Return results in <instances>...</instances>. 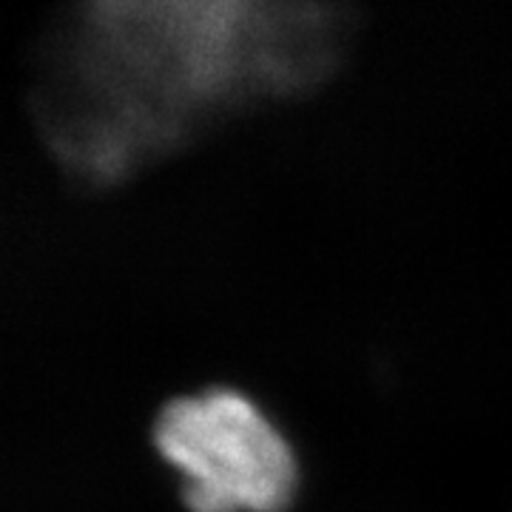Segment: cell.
<instances>
[{"instance_id": "obj_1", "label": "cell", "mask_w": 512, "mask_h": 512, "mask_svg": "<svg viewBox=\"0 0 512 512\" xmlns=\"http://www.w3.org/2000/svg\"><path fill=\"white\" fill-rule=\"evenodd\" d=\"M353 26L336 3H83L43 40L29 109L72 183L114 188L237 114L319 89Z\"/></svg>"}, {"instance_id": "obj_2", "label": "cell", "mask_w": 512, "mask_h": 512, "mask_svg": "<svg viewBox=\"0 0 512 512\" xmlns=\"http://www.w3.org/2000/svg\"><path fill=\"white\" fill-rule=\"evenodd\" d=\"M151 439L185 478L188 512H285L299 487L291 444L237 390H205L163 404Z\"/></svg>"}]
</instances>
